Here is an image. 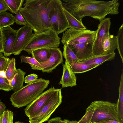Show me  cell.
<instances>
[{
	"label": "cell",
	"instance_id": "27",
	"mask_svg": "<svg viewBox=\"0 0 123 123\" xmlns=\"http://www.w3.org/2000/svg\"><path fill=\"white\" fill-rule=\"evenodd\" d=\"M22 63H25L30 64L32 69L42 71L43 69L42 66L34 58L22 55L20 56Z\"/></svg>",
	"mask_w": 123,
	"mask_h": 123
},
{
	"label": "cell",
	"instance_id": "11",
	"mask_svg": "<svg viewBox=\"0 0 123 123\" xmlns=\"http://www.w3.org/2000/svg\"><path fill=\"white\" fill-rule=\"evenodd\" d=\"M33 31L31 27L27 24L16 31V39L13 54L17 55L20 54L32 36Z\"/></svg>",
	"mask_w": 123,
	"mask_h": 123
},
{
	"label": "cell",
	"instance_id": "40",
	"mask_svg": "<svg viewBox=\"0 0 123 123\" xmlns=\"http://www.w3.org/2000/svg\"><path fill=\"white\" fill-rule=\"evenodd\" d=\"M3 56L2 53H0V58Z\"/></svg>",
	"mask_w": 123,
	"mask_h": 123
},
{
	"label": "cell",
	"instance_id": "5",
	"mask_svg": "<svg viewBox=\"0 0 123 123\" xmlns=\"http://www.w3.org/2000/svg\"><path fill=\"white\" fill-rule=\"evenodd\" d=\"M58 35L51 29L39 33H34L23 50L31 54L32 51L38 49L58 48L60 39Z\"/></svg>",
	"mask_w": 123,
	"mask_h": 123
},
{
	"label": "cell",
	"instance_id": "7",
	"mask_svg": "<svg viewBox=\"0 0 123 123\" xmlns=\"http://www.w3.org/2000/svg\"><path fill=\"white\" fill-rule=\"evenodd\" d=\"M96 30L69 28L63 34L61 42L64 45H74L86 42L93 43Z\"/></svg>",
	"mask_w": 123,
	"mask_h": 123
},
{
	"label": "cell",
	"instance_id": "12",
	"mask_svg": "<svg viewBox=\"0 0 123 123\" xmlns=\"http://www.w3.org/2000/svg\"><path fill=\"white\" fill-rule=\"evenodd\" d=\"M3 55L6 57L13 54L16 39V31L9 26L2 29Z\"/></svg>",
	"mask_w": 123,
	"mask_h": 123
},
{
	"label": "cell",
	"instance_id": "38",
	"mask_svg": "<svg viewBox=\"0 0 123 123\" xmlns=\"http://www.w3.org/2000/svg\"><path fill=\"white\" fill-rule=\"evenodd\" d=\"M6 108L5 105L1 101L0 99V116L3 114L5 111Z\"/></svg>",
	"mask_w": 123,
	"mask_h": 123
},
{
	"label": "cell",
	"instance_id": "15",
	"mask_svg": "<svg viewBox=\"0 0 123 123\" xmlns=\"http://www.w3.org/2000/svg\"><path fill=\"white\" fill-rule=\"evenodd\" d=\"M63 66V74L59 84H61L62 88L76 86L77 85V77L73 72L70 65L65 61Z\"/></svg>",
	"mask_w": 123,
	"mask_h": 123
},
{
	"label": "cell",
	"instance_id": "30",
	"mask_svg": "<svg viewBox=\"0 0 123 123\" xmlns=\"http://www.w3.org/2000/svg\"><path fill=\"white\" fill-rule=\"evenodd\" d=\"M8 92L12 90L10 83L6 77L0 75V90Z\"/></svg>",
	"mask_w": 123,
	"mask_h": 123
},
{
	"label": "cell",
	"instance_id": "35",
	"mask_svg": "<svg viewBox=\"0 0 123 123\" xmlns=\"http://www.w3.org/2000/svg\"><path fill=\"white\" fill-rule=\"evenodd\" d=\"M48 123H65L64 120L61 117H56L52 118L48 121Z\"/></svg>",
	"mask_w": 123,
	"mask_h": 123
},
{
	"label": "cell",
	"instance_id": "6",
	"mask_svg": "<svg viewBox=\"0 0 123 123\" xmlns=\"http://www.w3.org/2000/svg\"><path fill=\"white\" fill-rule=\"evenodd\" d=\"M49 18L51 29L57 34L64 32L68 28L61 0H53L49 12Z\"/></svg>",
	"mask_w": 123,
	"mask_h": 123
},
{
	"label": "cell",
	"instance_id": "8",
	"mask_svg": "<svg viewBox=\"0 0 123 123\" xmlns=\"http://www.w3.org/2000/svg\"><path fill=\"white\" fill-rule=\"evenodd\" d=\"M61 89H56L52 97L40 111L29 119L30 123H43L48 121L52 114L62 102Z\"/></svg>",
	"mask_w": 123,
	"mask_h": 123
},
{
	"label": "cell",
	"instance_id": "18",
	"mask_svg": "<svg viewBox=\"0 0 123 123\" xmlns=\"http://www.w3.org/2000/svg\"><path fill=\"white\" fill-rule=\"evenodd\" d=\"M26 74L25 72L19 68L17 69V73L10 83L12 90L15 91L23 86L24 76Z\"/></svg>",
	"mask_w": 123,
	"mask_h": 123
},
{
	"label": "cell",
	"instance_id": "26",
	"mask_svg": "<svg viewBox=\"0 0 123 123\" xmlns=\"http://www.w3.org/2000/svg\"><path fill=\"white\" fill-rule=\"evenodd\" d=\"M9 11L13 13L16 14L22 8L24 0H4Z\"/></svg>",
	"mask_w": 123,
	"mask_h": 123
},
{
	"label": "cell",
	"instance_id": "24",
	"mask_svg": "<svg viewBox=\"0 0 123 123\" xmlns=\"http://www.w3.org/2000/svg\"><path fill=\"white\" fill-rule=\"evenodd\" d=\"M15 23L14 16L6 12L0 13V27L3 28L12 25Z\"/></svg>",
	"mask_w": 123,
	"mask_h": 123
},
{
	"label": "cell",
	"instance_id": "3",
	"mask_svg": "<svg viewBox=\"0 0 123 123\" xmlns=\"http://www.w3.org/2000/svg\"><path fill=\"white\" fill-rule=\"evenodd\" d=\"M106 119L120 122L116 103L107 101H94L86 108L85 114L77 123H93Z\"/></svg>",
	"mask_w": 123,
	"mask_h": 123
},
{
	"label": "cell",
	"instance_id": "23",
	"mask_svg": "<svg viewBox=\"0 0 123 123\" xmlns=\"http://www.w3.org/2000/svg\"><path fill=\"white\" fill-rule=\"evenodd\" d=\"M62 55L65 61L70 66L79 62V60L75 54L68 45H64Z\"/></svg>",
	"mask_w": 123,
	"mask_h": 123
},
{
	"label": "cell",
	"instance_id": "22",
	"mask_svg": "<svg viewBox=\"0 0 123 123\" xmlns=\"http://www.w3.org/2000/svg\"><path fill=\"white\" fill-rule=\"evenodd\" d=\"M70 66L75 74L85 72L98 67L97 66L88 64L81 62H77Z\"/></svg>",
	"mask_w": 123,
	"mask_h": 123
},
{
	"label": "cell",
	"instance_id": "29",
	"mask_svg": "<svg viewBox=\"0 0 123 123\" xmlns=\"http://www.w3.org/2000/svg\"><path fill=\"white\" fill-rule=\"evenodd\" d=\"M13 113L11 111L5 110L0 116V123H13Z\"/></svg>",
	"mask_w": 123,
	"mask_h": 123
},
{
	"label": "cell",
	"instance_id": "19",
	"mask_svg": "<svg viewBox=\"0 0 123 123\" xmlns=\"http://www.w3.org/2000/svg\"><path fill=\"white\" fill-rule=\"evenodd\" d=\"M32 57L39 63L44 62L50 57L51 53L49 49L43 48L32 51L31 53Z\"/></svg>",
	"mask_w": 123,
	"mask_h": 123
},
{
	"label": "cell",
	"instance_id": "20",
	"mask_svg": "<svg viewBox=\"0 0 123 123\" xmlns=\"http://www.w3.org/2000/svg\"><path fill=\"white\" fill-rule=\"evenodd\" d=\"M119 96L116 103L118 116L121 123H123V74L122 73L119 88Z\"/></svg>",
	"mask_w": 123,
	"mask_h": 123
},
{
	"label": "cell",
	"instance_id": "28",
	"mask_svg": "<svg viewBox=\"0 0 123 123\" xmlns=\"http://www.w3.org/2000/svg\"><path fill=\"white\" fill-rule=\"evenodd\" d=\"M117 43L118 49L119 53L123 63V24L119 29L117 35Z\"/></svg>",
	"mask_w": 123,
	"mask_h": 123
},
{
	"label": "cell",
	"instance_id": "2",
	"mask_svg": "<svg viewBox=\"0 0 123 123\" xmlns=\"http://www.w3.org/2000/svg\"><path fill=\"white\" fill-rule=\"evenodd\" d=\"M53 0H26L19 10L35 33L51 29L49 13Z\"/></svg>",
	"mask_w": 123,
	"mask_h": 123
},
{
	"label": "cell",
	"instance_id": "10",
	"mask_svg": "<svg viewBox=\"0 0 123 123\" xmlns=\"http://www.w3.org/2000/svg\"><path fill=\"white\" fill-rule=\"evenodd\" d=\"M111 25V18H105L100 22L98 24L93 43V55L102 54V41L106 34L109 32Z\"/></svg>",
	"mask_w": 123,
	"mask_h": 123
},
{
	"label": "cell",
	"instance_id": "13",
	"mask_svg": "<svg viewBox=\"0 0 123 123\" xmlns=\"http://www.w3.org/2000/svg\"><path fill=\"white\" fill-rule=\"evenodd\" d=\"M49 51L51 55L48 59L44 62L40 63L43 67L42 71L43 73L51 72L63 62L62 54L59 48L49 49Z\"/></svg>",
	"mask_w": 123,
	"mask_h": 123
},
{
	"label": "cell",
	"instance_id": "33",
	"mask_svg": "<svg viewBox=\"0 0 123 123\" xmlns=\"http://www.w3.org/2000/svg\"><path fill=\"white\" fill-rule=\"evenodd\" d=\"M38 75L33 73L28 75L25 78L24 82L25 83L29 84L31 83L37 79Z\"/></svg>",
	"mask_w": 123,
	"mask_h": 123
},
{
	"label": "cell",
	"instance_id": "17",
	"mask_svg": "<svg viewBox=\"0 0 123 123\" xmlns=\"http://www.w3.org/2000/svg\"><path fill=\"white\" fill-rule=\"evenodd\" d=\"M116 56V53L97 55H93L91 57L81 62L90 65L97 66L101 65L105 62L113 60Z\"/></svg>",
	"mask_w": 123,
	"mask_h": 123
},
{
	"label": "cell",
	"instance_id": "31",
	"mask_svg": "<svg viewBox=\"0 0 123 123\" xmlns=\"http://www.w3.org/2000/svg\"><path fill=\"white\" fill-rule=\"evenodd\" d=\"M10 59L4 56L0 58V72H5Z\"/></svg>",
	"mask_w": 123,
	"mask_h": 123
},
{
	"label": "cell",
	"instance_id": "32",
	"mask_svg": "<svg viewBox=\"0 0 123 123\" xmlns=\"http://www.w3.org/2000/svg\"><path fill=\"white\" fill-rule=\"evenodd\" d=\"M14 17L15 23L17 25H25L27 24L25 19L19 11L14 16Z\"/></svg>",
	"mask_w": 123,
	"mask_h": 123
},
{
	"label": "cell",
	"instance_id": "25",
	"mask_svg": "<svg viewBox=\"0 0 123 123\" xmlns=\"http://www.w3.org/2000/svg\"><path fill=\"white\" fill-rule=\"evenodd\" d=\"M15 61V59L14 57L10 59L6 69L5 72L6 77L10 83L17 73V69L16 67Z\"/></svg>",
	"mask_w": 123,
	"mask_h": 123
},
{
	"label": "cell",
	"instance_id": "41",
	"mask_svg": "<svg viewBox=\"0 0 123 123\" xmlns=\"http://www.w3.org/2000/svg\"><path fill=\"white\" fill-rule=\"evenodd\" d=\"M14 123H24V122H22L19 121H16L14 122Z\"/></svg>",
	"mask_w": 123,
	"mask_h": 123
},
{
	"label": "cell",
	"instance_id": "1",
	"mask_svg": "<svg viewBox=\"0 0 123 123\" xmlns=\"http://www.w3.org/2000/svg\"><path fill=\"white\" fill-rule=\"evenodd\" d=\"M63 8L80 21L89 16L100 22L108 14L119 13L118 0L102 1L95 0H63Z\"/></svg>",
	"mask_w": 123,
	"mask_h": 123
},
{
	"label": "cell",
	"instance_id": "37",
	"mask_svg": "<svg viewBox=\"0 0 123 123\" xmlns=\"http://www.w3.org/2000/svg\"><path fill=\"white\" fill-rule=\"evenodd\" d=\"M3 37L2 28L0 27V53H3Z\"/></svg>",
	"mask_w": 123,
	"mask_h": 123
},
{
	"label": "cell",
	"instance_id": "21",
	"mask_svg": "<svg viewBox=\"0 0 123 123\" xmlns=\"http://www.w3.org/2000/svg\"><path fill=\"white\" fill-rule=\"evenodd\" d=\"M64 14L68 24V28L78 30H85L86 28L82 23L74 17L63 7Z\"/></svg>",
	"mask_w": 123,
	"mask_h": 123
},
{
	"label": "cell",
	"instance_id": "36",
	"mask_svg": "<svg viewBox=\"0 0 123 123\" xmlns=\"http://www.w3.org/2000/svg\"><path fill=\"white\" fill-rule=\"evenodd\" d=\"M93 123H121L117 121L110 119H106Z\"/></svg>",
	"mask_w": 123,
	"mask_h": 123
},
{
	"label": "cell",
	"instance_id": "14",
	"mask_svg": "<svg viewBox=\"0 0 123 123\" xmlns=\"http://www.w3.org/2000/svg\"><path fill=\"white\" fill-rule=\"evenodd\" d=\"M93 43L86 42L74 45H68L81 62L93 55L92 51Z\"/></svg>",
	"mask_w": 123,
	"mask_h": 123
},
{
	"label": "cell",
	"instance_id": "9",
	"mask_svg": "<svg viewBox=\"0 0 123 123\" xmlns=\"http://www.w3.org/2000/svg\"><path fill=\"white\" fill-rule=\"evenodd\" d=\"M56 90L54 87L49 88L27 105L24 111L25 114L29 119L40 111L52 98Z\"/></svg>",
	"mask_w": 123,
	"mask_h": 123
},
{
	"label": "cell",
	"instance_id": "4",
	"mask_svg": "<svg viewBox=\"0 0 123 123\" xmlns=\"http://www.w3.org/2000/svg\"><path fill=\"white\" fill-rule=\"evenodd\" d=\"M49 83V80L40 78L23 86L11 95L12 105L18 108L27 106L43 92Z\"/></svg>",
	"mask_w": 123,
	"mask_h": 123
},
{
	"label": "cell",
	"instance_id": "34",
	"mask_svg": "<svg viewBox=\"0 0 123 123\" xmlns=\"http://www.w3.org/2000/svg\"><path fill=\"white\" fill-rule=\"evenodd\" d=\"M4 0H0V13L9 11Z\"/></svg>",
	"mask_w": 123,
	"mask_h": 123
},
{
	"label": "cell",
	"instance_id": "16",
	"mask_svg": "<svg viewBox=\"0 0 123 123\" xmlns=\"http://www.w3.org/2000/svg\"><path fill=\"white\" fill-rule=\"evenodd\" d=\"M102 46L103 51L102 55L114 52L117 48L116 36L111 35L110 32L106 33L103 40Z\"/></svg>",
	"mask_w": 123,
	"mask_h": 123
},
{
	"label": "cell",
	"instance_id": "39",
	"mask_svg": "<svg viewBox=\"0 0 123 123\" xmlns=\"http://www.w3.org/2000/svg\"><path fill=\"white\" fill-rule=\"evenodd\" d=\"M65 123H77L78 121L76 120H69L67 119H64Z\"/></svg>",
	"mask_w": 123,
	"mask_h": 123
}]
</instances>
